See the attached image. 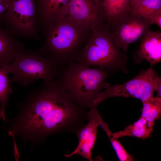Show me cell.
<instances>
[{"mask_svg":"<svg viewBox=\"0 0 161 161\" xmlns=\"http://www.w3.org/2000/svg\"><path fill=\"white\" fill-rule=\"evenodd\" d=\"M100 126L104 130L109 139L117 157L121 161H133L134 156L129 154L117 138L113 136L112 133L108 127L107 124L102 119Z\"/></svg>","mask_w":161,"mask_h":161,"instance_id":"ac0fdd59","label":"cell"},{"mask_svg":"<svg viewBox=\"0 0 161 161\" xmlns=\"http://www.w3.org/2000/svg\"><path fill=\"white\" fill-rule=\"evenodd\" d=\"M8 64L0 68V119L5 122V110L7 105L9 95L12 92L8 75L10 73Z\"/></svg>","mask_w":161,"mask_h":161,"instance_id":"2e32d148","label":"cell"},{"mask_svg":"<svg viewBox=\"0 0 161 161\" xmlns=\"http://www.w3.org/2000/svg\"><path fill=\"white\" fill-rule=\"evenodd\" d=\"M150 26L156 24L161 29V9L150 13L142 18Z\"/></svg>","mask_w":161,"mask_h":161,"instance_id":"ffe728a7","label":"cell"},{"mask_svg":"<svg viewBox=\"0 0 161 161\" xmlns=\"http://www.w3.org/2000/svg\"><path fill=\"white\" fill-rule=\"evenodd\" d=\"M142 0H130L131 9L136 7Z\"/></svg>","mask_w":161,"mask_h":161,"instance_id":"7402d4cb","label":"cell"},{"mask_svg":"<svg viewBox=\"0 0 161 161\" xmlns=\"http://www.w3.org/2000/svg\"><path fill=\"white\" fill-rule=\"evenodd\" d=\"M99 7L101 19L107 24L127 13L131 8L130 0H103Z\"/></svg>","mask_w":161,"mask_h":161,"instance_id":"4fadbf2b","label":"cell"},{"mask_svg":"<svg viewBox=\"0 0 161 161\" xmlns=\"http://www.w3.org/2000/svg\"><path fill=\"white\" fill-rule=\"evenodd\" d=\"M18 113L9 120L6 129L13 137H20L24 143H41L47 136L75 121L83 109L72 101L54 80L44 82L29 92L19 106Z\"/></svg>","mask_w":161,"mask_h":161,"instance_id":"6da1fadb","label":"cell"},{"mask_svg":"<svg viewBox=\"0 0 161 161\" xmlns=\"http://www.w3.org/2000/svg\"><path fill=\"white\" fill-rule=\"evenodd\" d=\"M36 24L44 40L36 49L40 54L59 69L78 61L86 44L85 37L91 30L77 23L68 14L37 18Z\"/></svg>","mask_w":161,"mask_h":161,"instance_id":"7a4b0ae2","label":"cell"},{"mask_svg":"<svg viewBox=\"0 0 161 161\" xmlns=\"http://www.w3.org/2000/svg\"><path fill=\"white\" fill-rule=\"evenodd\" d=\"M8 0H0V19L8 7Z\"/></svg>","mask_w":161,"mask_h":161,"instance_id":"44dd1931","label":"cell"},{"mask_svg":"<svg viewBox=\"0 0 161 161\" xmlns=\"http://www.w3.org/2000/svg\"><path fill=\"white\" fill-rule=\"evenodd\" d=\"M14 36L0 26V66L8 64L18 53L25 49L23 43Z\"/></svg>","mask_w":161,"mask_h":161,"instance_id":"7c38bea8","label":"cell"},{"mask_svg":"<svg viewBox=\"0 0 161 161\" xmlns=\"http://www.w3.org/2000/svg\"><path fill=\"white\" fill-rule=\"evenodd\" d=\"M109 73L97 67L84 66L75 61L60 68L53 80L72 101L86 109L93 104L97 96L104 89Z\"/></svg>","mask_w":161,"mask_h":161,"instance_id":"3957f363","label":"cell"},{"mask_svg":"<svg viewBox=\"0 0 161 161\" xmlns=\"http://www.w3.org/2000/svg\"><path fill=\"white\" fill-rule=\"evenodd\" d=\"M36 17L68 14L69 0H35Z\"/></svg>","mask_w":161,"mask_h":161,"instance_id":"9a60e30c","label":"cell"},{"mask_svg":"<svg viewBox=\"0 0 161 161\" xmlns=\"http://www.w3.org/2000/svg\"><path fill=\"white\" fill-rule=\"evenodd\" d=\"M91 30L77 61L87 67L95 66L109 72L121 71L126 73L127 57L116 46L108 25L101 21Z\"/></svg>","mask_w":161,"mask_h":161,"instance_id":"277c9868","label":"cell"},{"mask_svg":"<svg viewBox=\"0 0 161 161\" xmlns=\"http://www.w3.org/2000/svg\"><path fill=\"white\" fill-rule=\"evenodd\" d=\"M161 9V0H142L135 7L130 10L131 13L143 18Z\"/></svg>","mask_w":161,"mask_h":161,"instance_id":"d6986e66","label":"cell"},{"mask_svg":"<svg viewBox=\"0 0 161 161\" xmlns=\"http://www.w3.org/2000/svg\"><path fill=\"white\" fill-rule=\"evenodd\" d=\"M105 90L100 92L93 102L97 106L104 100L113 97H132L145 100L153 97L155 91L161 89V78L152 68L142 70L133 78L122 84L112 85L106 82Z\"/></svg>","mask_w":161,"mask_h":161,"instance_id":"8992f818","label":"cell"},{"mask_svg":"<svg viewBox=\"0 0 161 161\" xmlns=\"http://www.w3.org/2000/svg\"><path fill=\"white\" fill-rule=\"evenodd\" d=\"M140 43L133 56L134 62L139 64L143 60L151 66L161 61V32L149 29L141 38Z\"/></svg>","mask_w":161,"mask_h":161,"instance_id":"8fae6325","label":"cell"},{"mask_svg":"<svg viewBox=\"0 0 161 161\" xmlns=\"http://www.w3.org/2000/svg\"><path fill=\"white\" fill-rule=\"evenodd\" d=\"M8 66L10 73L13 74L9 78L10 82L24 86L39 79L44 82L52 81L59 71L55 64L37 50L25 49L19 52Z\"/></svg>","mask_w":161,"mask_h":161,"instance_id":"5b68a950","label":"cell"},{"mask_svg":"<svg viewBox=\"0 0 161 161\" xmlns=\"http://www.w3.org/2000/svg\"><path fill=\"white\" fill-rule=\"evenodd\" d=\"M99 7V5L103 0H92Z\"/></svg>","mask_w":161,"mask_h":161,"instance_id":"603a6c76","label":"cell"},{"mask_svg":"<svg viewBox=\"0 0 161 161\" xmlns=\"http://www.w3.org/2000/svg\"><path fill=\"white\" fill-rule=\"evenodd\" d=\"M68 14L77 23L91 30L101 21L99 7L92 0H69Z\"/></svg>","mask_w":161,"mask_h":161,"instance_id":"30bf717a","label":"cell"},{"mask_svg":"<svg viewBox=\"0 0 161 161\" xmlns=\"http://www.w3.org/2000/svg\"><path fill=\"white\" fill-rule=\"evenodd\" d=\"M155 123L148 121L140 117L133 123L123 130L112 133L113 136L119 138L126 136L135 137L144 140L151 136Z\"/></svg>","mask_w":161,"mask_h":161,"instance_id":"5bb4252c","label":"cell"},{"mask_svg":"<svg viewBox=\"0 0 161 161\" xmlns=\"http://www.w3.org/2000/svg\"><path fill=\"white\" fill-rule=\"evenodd\" d=\"M142 102L143 107L140 117L155 123L161 115V98L153 96Z\"/></svg>","mask_w":161,"mask_h":161,"instance_id":"e0dca14e","label":"cell"},{"mask_svg":"<svg viewBox=\"0 0 161 161\" xmlns=\"http://www.w3.org/2000/svg\"><path fill=\"white\" fill-rule=\"evenodd\" d=\"M117 47L124 53L130 44L141 38L150 25L141 17L130 10L108 24Z\"/></svg>","mask_w":161,"mask_h":161,"instance_id":"ba28073f","label":"cell"},{"mask_svg":"<svg viewBox=\"0 0 161 161\" xmlns=\"http://www.w3.org/2000/svg\"><path fill=\"white\" fill-rule=\"evenodd\" d=\"M89 108L90 110L86 113L89 120L88 123L76 133L79 141L78 146L71 153L65 155L66 157L76 154L80 156L88 161H93L92 153L97 138V129L100 126L102 118L96 106L92 104Z\"/></svg>","mask_w":161,"mask_h":161,"instance_id":"9c48e42d","label":"cell"},{"mask_svg":"<svg viewBox=\"0 0 161 161\" xmlns=\"http://www.w3.org/2000/svg\"><path fill=\"white\" fill-rule=\"evenodd\" d=\"M8 4L0 19L5 28L14 36L39 40L35 0H8Z\"/></svg>","mask_w":161,"mask_h":161,"instance_id":"52a82bcc","label":"cell"}]
</instances>
